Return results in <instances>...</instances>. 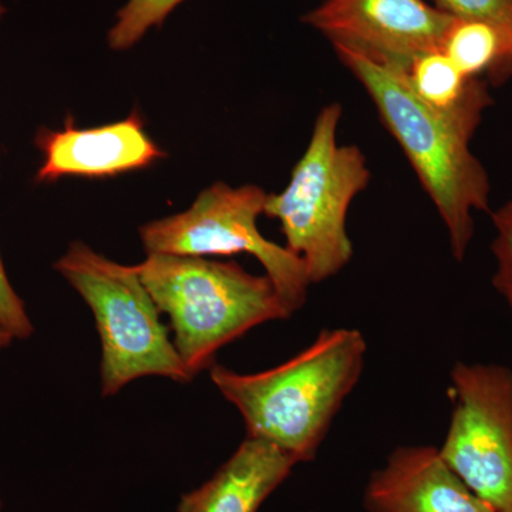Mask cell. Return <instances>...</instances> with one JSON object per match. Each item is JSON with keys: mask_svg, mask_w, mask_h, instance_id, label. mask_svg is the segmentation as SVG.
Here are the masks:
<instances>
[{"mask_svg": "<svg viewBox=\"0 0 512 512\" xmlns=\"http://www.w3.org/2000/svg\"><path fill=\"white\" fill-rule=\"evenodd\" d=\"M454 407L440 456L497 512L512 510V370L457 362Z\"/></svg>", "mask_w": 512, "mask_h": 512, "instance_id": "obj_7", "label": "cell"}, {"mask_svg": "<svg viewBox=\"0 0 512 512\" xmlns=\"http://www.w3.org/2000/svg\"><path fill=\"white\" fill-rule=\"evenodd\" d=\"M335 52L402 147L446 225L454 258L463 261L474 237V211H488L491 190L487 171L470 150L473 131L427 106L403 69L346 47Z\"/></svg>", "mask_w": 512, "mask_h": 512, "instance_id": "obj_2", "label": "cell"}, {"mask_svg": "<svg viewBox=\"0 0 512 512\" xmlns=\"http://www.w3.org/2000/svg\"><path fill=\"white\" fill-rule=\"evenodd\" d=\"M6 8L2 2H0V20H2L3 16H5Z\"/></svg>", "mask_w": 512, "mask_h": 512, "instance_id": "obj_18", "label": "cell"}, {"mask_svg": "<svg viewBox=\"0 0 512 512\" xmlns=\"http://www.w3.org/2000/svg\"><path fill=\"white\" fill-rule=\"evenodd\" d=\"M0 511H2V498H0Z\"/></svg>", "mask_w": 512, "mask_h": 512, "instance_id": "obj_19", "label": "cell"}, {"mask_svg": "<svg viewBox=\"0 0 512 512\" xmlns=\"http://www.w3.org/2000/svg\"><path fill=\"white\" fill-rule=\"evenodd\" d=\"M433 5L453 18L490 23L503 33L512 52V0H433Z\"/></svg>", "mask_w": 512, "mask_h": 512, "instance_id": "obj_14", "label": "cell"}, {"mask_svg": "<svg viewBox=\"0 0 512 512\" xmlns=\"http://www.w3.org/2000/svg\"><path fill=\"white\" fill-rule=\"evenodd\" d=\"M137 269L170 318L175 349L192 379L249 330L292 316L268 276L249 274L237 262L147 254Z\"/></svg>", "mask_w": 512, "mask_h": 512, "instance_id": "obj_3", "label": "cell"}, {"mask_svg": "<svg viewBox=\"0 0 512 512\" xmlns=\"http://www.w3.org/2000/svg\"><path fill=\"white\" fill-rule=\"evenodd\" d=\"M507 512H512V510L511 511H507Z\"/></svg>", "mask_w": 512, "mask_h": 512, "instance_id": "obj_20", "label": "cell"}, {"mask_svg": "<svg viewBox=\"0 0 512 512\" xmlns=\"http://www.w3.org/2000/svg\"><path fill=\"white\" fill-rule=\"evenodd\" d=\"M296 464L274 444L247 437L210 480L181 497L177 512H258Z\"/></svg>", "mask_w": 512, "mask_h": 512, "instance_id": "obj_11", "label": "cell"}, {"mask_svg": "<svg viewBox=\"0 0 512 512\" xmlns=\"http://www.w3.org/2000/svg\"><path fill=\"white\" fill-rule=\"evenodd\" d=\"M404 73L427 106L473 133L493 103L487 80L468 77L441 50L416 57Z\"/></svg>", "mask_w": 512, "mask_h": 512, "instance_id": "obj_12", "label": "cell"}, {"mask_svg": "<svg viewBox=\"0 0 512 512\" xmlns=\"http://www.w3.org/2000/svg\"><path fill=\"white\" fill-rule=\"evenodd\" d=\"M55 269L82 296L100 336V392L114 396L141 377L177 383L192 376L160 319L137 265H123L74 241Z\"/></svg>", "mask_w": 512, "mask_h": 512, "instance_id": "obj_5", "label": "cell"}, {"mask_svg": "<svg viewBox=\"0 0 512 512\" xmlns=\"http://www.w3.org/2000/svg\"><path fill=\"white\" fill-rule=\"evenodd\" d=\"M342 114L339 103L319 111L291 180L265 202L264 215L279 221L285 247L302 259L312 285L338 275L352 259L346 220L353 200L372 178L362 150L338 143Z\"/></svg>", "mask_w": 512, "mask_h": 512, "instance_id": "obj_4", "label": "cell"}, {"mask_svg": "<svg viewBox=\"0 0 512 512\" xmlns=\"http://www.w3.org/2000/svg\"><path fill=\"white\" fill-rule=\"evenodd\" d=\"M0 326L15 340H26L35 333L25 302L10 284L2 255H0Z\"/></svg>", "mask_w": 512, "mask_h": 512, "instance_id": "obj_16", "label": "cell"}, {"mask_svg": "<svg viewBox=\"0 0 512 512\" xmlns=\"http://www.w3.org/2000/svg\"><path fill=\"white\" fill-rule=\"evenodd\" d=\"M451 20L427 0H323L302 18L333 47L403 70L416 57L441 50Z\"/></svg>", "mask_w": 512, "mask_h": 512, "instance_id": "obj_8", "label": "cell"}, {"mask_svg": "<svg viewBox=\"0 0 512 512\" xmlns=\"http://www.w3.org/2000/svg\"><path fill=\"white\" fill-rule=\"evenodd\" d=\"M367 343L357 329H325L282 365L238 373L214 363L211 382L237 407L247 437L268 441L296 463L311 461L355 389Z\"/></svg>", "mask_w": 512, "mask_h": 512, "instance_id": "obj_1", "label": "cell"}, {"mask_svg": "<svg viewBox=\"0 0 512 512\" xmlns=\"http://www.w3.org/2000/svg\"><path fill=\"white\" fill-rule=\"evenodd\" d=\"M491 218L497 231L491 245L497 259V272L493 278V285L512 309V198L503 207L493 212Z\"/></svg>", "mask_w": 512, "mask_h": 512, "instance_id": "obj_15", "label": "cell"}, {"mask_svg": "<svg viewBox=\"0 0 512 512\" xmlns=\"http://www.w3.org/2000/svg\"><path fill=\"white\" fill-rule=\"evenodd\" d=\"M441 52L473 79L487 77V83L498 86L512 77L511 47L503 33L490 23L453 18Z\"/></svg>", "mask_w": 512, "mask_h": 512, "instance_id": "obj_13", "label": "cell"}, {"mask_svg": "<svg viewBox=\"0 0 512 512\" xmlns=\"http://www.w3.org/2000/svg\"><path fill=\"white\" fill-rule=\"evenodd\" d=\"M369 512H497L447 466L439 448L399 447L370 477Z\"/></svg>", "mask_w": 512, "mask_h": 512, "instance_id": "obj_10", "label": "cell"}, {"mask_svg": "<svg viewBox=\"0 0 512 512\" xmlns=\"http://www.w3.org/2000/svg\"><path fill=\"white\" fill-rule=\"evenodd\" d=\"M35 146L43 161L35 175L37 184H52L63 177L100 180L151 167L165 153L148 136L137 111L106 126L79 128L72 116L62 130L40 127Z\"/></svg>", "mask_w": 512, "mask_h": 512, "instance_id": "obj_9", "label": "cell"}, {"mask_svg": "<svg viewBox=\"0 0 512 512\" xmlns=\"http://www.w3.org/2000/svg\"><path fill=\"white\" fill-rule=\"evenodd\" d=\"M266 198L258 185L215 183L188 210L148 222L138 234L147 254L254 256L293 315L305 305L312 284L302 259L259 231Z\"/></svg>", "mask_w": 512, "mask_h": 512, "instance_id": "obj_6", "label": "cell"}, {"mask_svg": "<svg viewBox=\"0 0 512 512\" xmlns=\"http://www.w3.org/2000/svg\"><path fill=\"white\" fill-rule=\"evenodd\" d=\"M13 340L15 339H13V336L10 335L8 330L3 328V326H0V352L9 348V346L12 345Z\"/></svg>", "mask_w": 512, "mask_h": 512, "instance_id": "obj_17", "label": "cell"}]
</instances>
